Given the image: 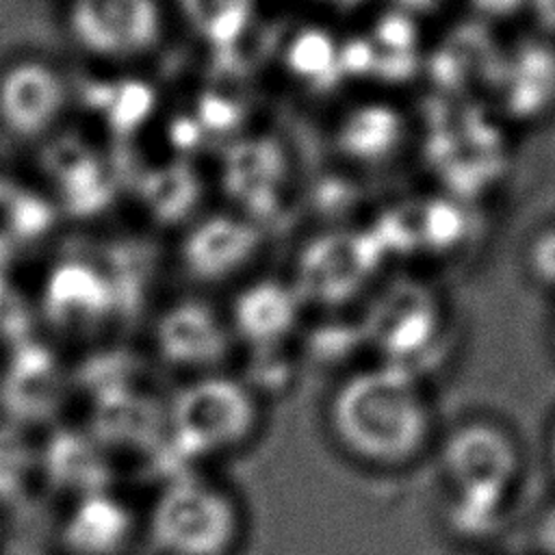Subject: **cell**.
Segmentation results:
<instances>
[{
    "label": "cell",
    "instance_id": "3957f363",
    "mask_svg": "<svg viewBox=\"0 0 555 555\" xmlns=\"http://www.w3.org/2000/svg\"><path fill=\"white\" fill-rule=\"evenodd\" d=\"M61 26L85 59L134 65L167 41L169 11L165 0H63Z\"/></svg>",
    "mask_w": 555,
    "mask_h": 555
},
{
    "label": "cell",
    "instance_id": "7c38bea8",
    "mask_svg": "<svg viewBox=\"0 0 555 555\" xmlns=\"http://www.w3.org/2000/svg\"><path fill=\"white\" fill-rule=\"evenodd\" d=\"M39 470L74 499L108 490L111 466L93 434L61 429L39 451Z\"/></svg>",
    "mask_w": 555,
    "mask_h": 555
},
{
    "label": "cell",
    "instance_id": "5b68a950",
    "mask_svg": "<svg viewBox=\"0 0 555 555\" xmlns=\"http://www.w3.org/2000/svg\"><path fill=\"white\" fill-rule=\"evenodd\" d=\"M76 91L69 74L41 52L0 61V134L17 145L50 141L67 121Z\"/></svg>",
    "mask_w": 555,
    "mask_h": 555
},
{
    "label": "cell",
    "instance_id": "8fae6325",
    "mask_svg": "<svg viewBox=\"0 0 555 555\" xmlns=\"http://www.w3.org/2000/svg\"><path fill=\"white\" fill-rule=\"evenodd\" d=\"M299 293L275 280H258L245 286L230 308V332L251 349L278 347L295 327Z\"/></svg>",
    "mask_w": 555,
    "mask_h": 555
},
{
    "label": "cell",
    "instance_id": "4fadbf2b",
    "mask_svg": "<svg viewBox=\"0 0 555 555\" xmlns=\"http://www.w3.org/2000/svg\"><path fill=\"white\" fill-rule=\"evenodd\" d=\"M63 388V369L52 351L33 343L13 351L4 377V401L15 416H48Z\"/></svg>",
    "mask_w": 555,
    "mask_h": 555
},
{
    "label": "cell",
    "instance_id": "ba28073f",
    "mask_svg": "<svg viewBox=\"0 0 555 555\" xmlns=\"http://www.w3.org/2000/svg\"><path fill=\"white\" fill-rule=\"evenodd\" d=\"M117 301L108 273L82 260H65L54 267L41 293L46 319L63 330L100 325L113 317Z\"/></svg>",
    "mask_w": 555,
    "mask_h": 555
},
{
    "label": "cell",
    "instance_id": "d6986e66",
    "mask_svg": "<svg viewBox=\"0 0 555 555\" xmlns=\"http://www.w3.org/2000/svg\"><path fill=\"white\" fill-rule=\"evenodd\" d=\"M538 540L544 553L555 555V505L544 512V516L538 522Z\"/></svg>",
    "mask_w": 555,
    "mask_h": 555
},
{
    "label": "cell",
    "instance_id": "52a82bcc",
    "mask_svg": "<svg viewBox=\"0 0 555 555\" xmlns=\"http://www.w3.org/2000/svg\"><path fill=\"white\" fill-rule=\"evenodd\" d=\"M444 470L457 492L505 496L518 470L512 440L492 425L468 423L453 431L442 453Z\"/></svg>",
    "mask_w": 555,
    "mask_h": 555
},
{
    "label": "cell",
    "instance_id": "30bf717a",
    "mask_svg": "<svg viewBox=\"0 0 555 555\" xmlns=\"http://www.w3.org/2000/svg\"><path fill=\"white\" fill-rule=\"evenodd\" d=\"M130 507L108 490L74 499L63 518L61 542L72 555H121L132 540Z\"/></svg>",
    "mask_w": 555,
    "mask_h": 555
},
{
    "label": "cell",
    "instance_id": "7a4b0ae2",
    "mask_svg": "<svg viewBox=\"0 0 555 555\" xmlns=\"http://www.w3.org/2000/svg\"><path fill=\"white\" fill-rule=\"evenodd\" d=\"M256 425V395L243 379L217 373L195 375L165 408L167 442L184 462L241 447Z\"/></svg>",
    "mask_w": 555,
    "mask_h": 555
},
{
    "label": "cell",
    "instance_id": "2e32d148",
    "mask_svg": "<svg viewBox=\"0 0 555 555\" xmlns=\"http://www.w3.org/2000/svg\"><path fill=\"white\" fill-rule=\"evenodd\" d=\"M254 0H182L189 22L199 37L217 39L225 33H238L247 20Z\"/></svg>",
    "mask_w": 555,
    "mask_h": 555
},
{
    "label": "cell",
    "instance_id": "ffe728a7",
    "mask_svg": "<svg viewBox=\"0 0 555 555\" xmlns=\"http://www.w3.org/2000/svg\"><path fill=\"white\" fill-rule=\"evenodd\" d=\"M553 460H555V436H553Z\"/></svg>",
    "mask_w": 555,
    "mask_h": 555
},
{
    "label": "cell",
    "instance_id": "9c48e42d",
    "mask_svg": "<svg viewBox=\"0 0 555 555\" xmlns=\"http://www.w3.org/2000/svg\"><path fill=\"white\" fill-rule=\"evenodd\" d=\"M258 232L245 221L217 217L199 223L182 243V267L202 282H219L243 269L258 249Z\"/></svg>",
    "mask_w": 555,
    "mask_h": 555
},
{
    "label": "cell",
    "instance_id": "e0dca14e",
    "mask_svg": "<svg viewBox=\"0 0 555 555\" xmlns=\"http://www.w3.org/2000/svg\"><path fill=\"white\" fill-rule=\"evenodd\" d=\"M529 264L538 280L555 286V225L535 234L529 247Z\"/></svg>",
    "mask_w": 555,
    "mask_h": 555
},
{
    "label": "cell",
    "instance_id": "277c9868",
    "mask_svg": "<svg viewBox=\"0 0 555 555\" xmlns=\"http://www.w3.org/2000/svg\"><path fill=\"white\" fill-rule=\"evenodd\" d=\"M147 533L163 555H228L241 533L234 499L197 477H173L150 507Z\"/></svg>",
    "mask_w": 555,
    "mask_h": 555
},
{
    "label": "cell",
    "instance_id": "8992f818",
    "mask_svg": "<svg viewBox=\"0 0 555 555\" xmlns=\"http://www.w3.org/2000/svg\"><path fill=\"white\" fill-rule=\"evenodd\" d=\"M154 347L165 364L195 375L212 373L232 349L228 321L204 299L182 297L154 321Z\"/></svg>",
    "mask_w": 555,
    "mask_h": 555
},
{
    "label": "cell",
    "instance_id": "5bb4252c",
    "mask_svg": "<svg viewBox=\"0 0 555 555\" xmlns=\"http://www.w3.org/2000/svg\"><path fill=\"white\" fill-rule=\"evenodd\" d=\"M405 124L388 104H362L338 130L340 150L360 163L388 160L403 143Z\"/></svg>",
    "mask_w": 555,
    "mask_h": 555
},
{
    "label": "cell",
    "instance_id": "6da1fadb",
    "mask_svg": "<svg viewBox=\"0 0 555 555\" xmlns=\"http://www.w3.org/2000/svg\"><path fill=\"white\" fill-rule=\"evenodd\" d=\"M332 427L356 455L373 462H401L414 455L427 434V403L399 366L362 371L334 395Z\"/></svg>",
    "mask_w": 555,
    "mask_h": 555
},
{
    "label": "cell",
    "instance_id": "9a60e30c",
    "mask_svg": "<svg viewBox=\"0 0 555 555\" xmlns=\"http://www.w3.org/2000/svg\"><path fill=\"white\" fill-rule=\"evenodd\" d=\"M39 470V451L15 425L0 423V501L17 499Z\"/></svg>",
    "mask_w": 555,
    "mask_h": 555
},
{
    "label": "cell",
    "instance_id": "ac0fdd59",
    "mask_svg": "<svg viewBox=\"0 0 555 555\" xmlns=\"http://www.w3.org/2000/svg\"><path fill=\"white\" fill-rule=\"evenodd\" d=\"M525 9L533 22V26L555 39V0H527Z\"/></svg>",
    "mask_w": 555,
    "mask_h": 555
}]
</instances>
